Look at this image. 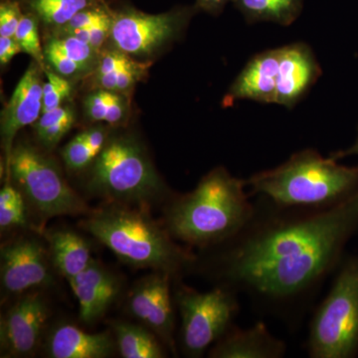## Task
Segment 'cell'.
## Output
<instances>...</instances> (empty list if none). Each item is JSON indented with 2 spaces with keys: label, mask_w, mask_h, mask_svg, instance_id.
Instances as JSON below:
<instances>
[{
  "label": "cell",
  "mask_w": 358,
  "mask_h": 358,
  "mask_svg": "<svg viewBox=\"0 0 358 358\" xmlns=\"http://www.w3.org/2000/svg\"><path fill=\"white\" fill-rule=\"evenodd\" d=\"M243 229L200 251L192 271L277 315L300 312L345 258L358 232V192L329 209L289 208L259 196Z\"/></svg>",
  "instance_id": "obj_1"
},
{
  "label": "cell",
  "mask_w": 358,
  "mask_h": 358,
  "mask_svg": "<svg viewBox=\"0 0 358 358\" xmlns=\"http://www.w3.org/2000/svg\"><path fill=\"white\" fill-rule=\"evenodd\" d=\"M246 187L245 179L215 167L192 192L167 200L162 222L176 241L199 251L214 248L236 236L253 215Z\"/></svg>",
  "instance_id": "obj_2"
},
{
  "label": "cell",
  "mask_w": 358,
  "mask_h": 358,
  "mask_svg": "<svg viewBox=\"0 0 358 358\" xmlns=\"http://www.w3.org/2000/svg\"><path fill=\"white\" fill-rule=\"evenodd\" d=\"M81 226L131 267L169 273L174 279L192 271L196 255L176 243L150 209L108 203L92 209Z\"/></svg>",
  "instance_id": "obj_3"
},
{
  "label": "cell",
  "mask_w": 358,
  "mask_h": 358,
  "mask_svg": "<svg viewBox=\"0 0 358 358\" xmlns=\"http://www.w3.org/2000/svg\"><path fill=\"white\" fill-rule=\"evenodd\" d=\"M249 195L265 197L289 208H333L358 192V166L339 164L317 150L306 148L281 166L245 179Z\"/></svg>",
  "instance_id": "obj_4"
},
{
  "label": "cell",
  "mask_w": 358,
  "mask_h": 358,
  "mask_svg": "<svg viewBox=\"0 0 358 358\" xmlns=\"http://www.w3.org/2000/svg\"><path fill=\"white\" fill-rule=\"evenodd\" d=\"M85 192L108 203L150 209L173 196L148 154L133 134L110 136L87 169Z\"/></svg>",
  "instance_id": "obj_5"
},
{
  "label": "cell",
  "mask_w": 358,
  "mask_h": 358,
  "mask_svg": "<svg viewBox=\"0 0 358 358\" xmlns=\"http://www.w3.org/2000/svg\"><path fill=\"white\" fill-rule=\"evenodd\" d=\"M3 173L4 181H11L22 193L32 218L42 231L49 219L86 216L92 211L83 196L67 182L57 162L27 141L14 143Z\"/></svg>",
  "instance_id": "obj_6"
},
{
  "label": "cell",
  "mask_w": 358,
  "mask_h": 358,
  "mask_svg": "<svg viewBox=\"0 0 358 358\" xmlns=\"http://www.w3.org/2000/svg\"><path fill=\"white\" fill-rule=\"evenodd\" d=\"M306 348L312 358L358 355V254L345 256L326 298L315 308Z\"/></svg>",
  "instance_id": "obj_7"
},
{
  "label": "cell",
  "mask_w": 358,
  "mask_h": 358,
  "mask_svg": "<svg viewBox=\"0 0 358 358\" xmlns=\"http://www.w3.org/2000/svg\"><path fill=\"white\" fill-rule=\"evenodd\" d=\"M173 296L180 315L179 348L187 357H201L234 324L240 305L236 292L216 285L201 292L176 280Z\"/></svg>",
  "instance_id": "obj_8"
},
{
  "label": "cell",
  "mask_w": 358,
  "mask_h": 358,
  "mask_svg": "<svg viewBox=\"0 0 358 358\" xmlns=\"http://www.w3.org/2000/svg\"><path fill=\"white\" fill-rule=\"evenodd\" d=\"M109 42L131 58L152 63L185 35L195 6H178L166 13L150 14L131 6L113 8Z\"/></svg>",
  "instance_id": "obj_9"
},
{
  "label": "cell",
  "mask_w": 358,
  "mask_h": 358,
  "mask_svg": "<svg viewBox=\"0 0 358 358\" xmlns=\"http://www.w3.org/2000/svg\"><path fill=\"white\" fill-rule=\"evenodd\" d=\"M56 270L41 233L20 231L2 242L0 248V282L2 301L16 298L32 289L51 287Z\"/></svg>",
  "instance_id": "obj_10"
},
{
  "label": "cell",
  "mask_w": 358,
  "mask_h": 358,
  "mask_svg": "<svg viewBox=\"0 0 358 358\" xmlns=\"http://www.w3.org/2000/svg\"><path fill=\"white\" fill-rule=\"evenodd\" d=\"M52 312L43 292L32 289L13 299L0 319L1 357H31L49 329Z\"/></svg>",
  "instance_id": "obj_11"
},
{
  "label": "cell",
  "mask_w": 358,
  "mask_h": 358,
  "mask_svg": "<svg viewBox=\"0 0 358 358\" xmlns=\"http://www.w3.org/2000/svg\"><path fill=\"white\" fill-rule=\"evenodd\" d=\"M174 278L152 271L136 282L127 299V312L136 322L157 334L167 350L178 355L176 336V301L171 292Z\"/></svg>",
  "instance_id": "obj_12"
},
{
  "label": "cell",
  "mask_w": 358,
  "mask_h": 358,
  "mask_svg": "<svg viewBox=\"0 0 358 358\" xmlns=\"http://www.w3.org/2000/svg\"><path fill=\"white\" fill-rule=\"evenodd\" d=\"M43 73L44 68L33 60L2 110L0 138L4 162L1 166H6L8 164L18 131L25 127L32 126L42 114Z\"/></svg>",
  "instance_id": "obj_13"
},
{
  "label": "cell",
  "mask_w": 358,
  "mask_h": 358,
  "mask_svg": "<svg viewBox=\"0 0 358 358\" xmlns=\"http://www.w3.org/2000/svg\"><path fill=\"white\" fill-rule=\"evenodd\" d=\"M68 282L79 305V319L86 326L105 317L122 288L119 275L95 259Z\"/></svg>",
  "instance_id": "obj_14"
},
{
  "label": "cell",
  "mask_w": 358,
  "mask_h": 358,
  "mask_svg": "<svg viewBox=\"0 0 358 358\" xmlns=\"http://www.w3.org/2000/svg\"><path fill=\"white\" fill-rule=\"evenodd\" d=\"M320 75L319 62L308 44L296 42L281 47L275 103L293 109L317 83Z\"/></svg>",
  "instance_id": "obj_15"
},
{
  "label": "cell",
  "mask_w": 358,
  "mask_h": 358,
  "mask_svg": "<svg viewBox=\"0 0 358 358\" xmlns=\"http://www.w3.org/2000/svg\"><path fill=\"white\" fill-rule=\"evenodd\" d=\"M281 47L256 54L250 59L224 98L229 107L235 101L251 100L275 103L280 78Z\"/></svg>",
  "instance_id": "obj_16"
},
{
  "label": "cell",
  "mask_w": 358,
  "mask_h": 358,
  "mask_svg": "<svg viewBox=\"0 0 358 358\" xmlns=\"http://www.w3.org/2000/svg\"><path fill=\"white\" fill-rule=\"evenodd\" d=\"M45 355L50 358H108L117 350L110 329L88 333L70 322L49 327L45 336Z\"/></svg>",
  "instance_id": "obj_17"
},
{
  "label": "cell",
  "mask_w": 358,
  "mask_h": 358,
  "mask_svg": "<svg viewBox=\"0 0 358 358\" xmlns=\"http://www.w3.org/2000/svg\"><path fill=\"white\" fill-rule=\"evenodd\" d=\"M287 343L275 338L263 322L248 329L233 324L211 346V358H282L286 355Z\"/></svg>",
  "instance_id": "obj_18"
},
{
  "label": "cell",
  "mask_w": 358,
  "mask_h": 358,
  "mask_svg": "<svg viewBox=\"0 0 358 358\" xmlns=\"http://www.w3.org/2000/svg\"><path fill=\"white\" fill-rule=\"evenodd\" d=\"M41 234L56 272L67 281L83 272L94 260L88 240L76 230L54 227L43 229Z\"/></svg>",
  "instance_id": "obj_19"
},
{
  "label": "cell",
  "mask_w": 358,
  "mask_h": 358,
  "mask_svg": "<svg viewBox=\"0 0 358 358\" xmlns=\"http://www.w3.org/2000/svg\"><path fill=\"white\" fill-rule=\"evenodd\" d=\"M110 329L114 334L117 352L124 358H164L167 348L157 334L143 324L124 320H113Z\"/></svg>",
  "instance_id": "obj_20"
},
{
  "label": "cell",
  "mask_w": 358,
  "mask_h": 358,
  "mask_svg": "<svg viewBox=\"0 0 358 358\" xmlns=\"http://www.w3.org/2000/svg\"><path fill=\"white\" fill-rule=\"evenodd\" d=\"M305 0H233L235 8L250 24L274 22L289 26L300 17Z\"/></svg>",
  "instance_id": "obj_21"
},
{
  "label": "cell",
  "mask_w": 358,
  "mask_h": 358,
  "mask_svg": "<svg viewBox=\"0 0 358 358\" xmlns=\"http://www.w3.org/2000/svg\"><path fill=\"white\" fill-rule=\"evenodd\" d=\"M100 0H23V8L31 11L40 23L55 31L63 27L78 13L99 3Z\"/></svg>",
  "instance_id": "obj_22"
},
{
  "label": "cell",
  "mask_w": 358,
  "mask_h": 358,
  "mask_svg": "<svg viewBox=\"0 0 358 358\" xmlns=\"http://www.w3.org/2000/svg\"><path fill=\"white\" fill-rule=\"evenodd\" d=\"M150 64L152 63H141L140 65L131 68V69L95 75L94 82H95L96 88L129 96L136 85L147 77L148 67Z\"/></svg>",
  "instance_id": "obj_23"
},
{
  "label": "cell",
  "mask_w": 358,
  "mask_h": 358,
  "mask_svg": "<svg viewBox=\"0 0 358 358\" xmlns=\"http://www.w3.org/2000/svg\"><path fill=\"white\" fill-rule=\"evenodd\" d=\"M47 41L57 47L59 50L81 65L89 73L94 72L96 69L101 50H98L92 45L72 35H51Z\"/></svg>",
  "instance_id": "obj_24"
},
{
  "label": "cell",
  "mask_w": 358,
  "mask_h": 358,
  "mask_svg": "<svg viewBox=\"0 0 358 358\" xmlns=\"http://www.w3.org/2000/svg\"><path fill=\"white\" fill-rule=\"evenodd\" d=\"M40 24L41 23L39 18L31 11L24 9L14 37L20 44L23 52L31 56L33 60L36 61L40 66L45 68L46 63H45L44 48H42L41 41H40Z\"/></svg>",
  "instance_id": "obj_25"
},
{
  "label": "cell",
  "mask_w": 358,
  "mask_h": 358,
  "mask_svg": "<svg viewBox=\"0 0 358 358\" xmlns=\"http://www.w3.org/2000/svg\"><path fill=\"white\" fill-rule=\"evenodd\" d=\"M112 18V7L107 1L99 2L78 13L67 24L52 32V35L66 34L75 30L88 29Z\"/></svg>",
  "instance_id": "obj_26"
},
{
  "label": "cell",
  "mask_w": 358,
  "mask_h": 358,
  "mask_svg": "<svg viewBox=\"0 0 358 358\" xmlns=\"http://www.w3.org/2000/svg\"><path fill=\"white\" fill-rule=\"evenodd\" d=\"M46 82L43 85V109L42 113L49 112L61 107L71 96L73 91L70 80L54 72L51 68L45 66Z\"/></svg>",
  "instance_id": "obj_27"
},
{
  "label": "cell",
  "mask_w": 358,
  "mask_h": 358,
  "mask_svg": "<svg viewBox=\"0 0 358 358\" xmlns=\"http://www.w3.org/2000/svg\"><path fill=\"white\" fill-rule=\"evenodd\" d=\"M96 157L98 155L87 145L82 134H77L62 150L63 162L72 173L88 169Z\"/></svg>",
  "instance_id": "obj_28"
},
{
  "label": "cell",
  "mask_w": 358,
  "mask_h": 358,
  "mask_svg": "<svg viewBox=\"0 0 358 358\" xmlns=\"http://www.w3.org/2000/svg\"><path fill=\"white\" fill-rule=\"evenodd\" d=\"M44 55L46 66H49L54 72L70 81L89 74L88 71L65 55L62 51L59 50L57 47L54 46L49 41H46L45 44Z\"/></svg>",
  "instance_id": "obj_29"
},
{
  "label": "cell",
  "mask_w": 358,
  "mask_h": 358,
  "mask_svg": "<svg viewBox=\"0 0 358 358\" xmlns=\"http://www.w3.org/2000/svg\"><path fill=\"white\" fill-rule=\"evenodd\" d=\"M115 96L117 93L102 89H96L93 93L89 94L84 102L87 117L94 122H107L110 103Z\"/></svg>",
  "instance_id": "obj_30"
},
{
  "label": "cell",
  "mask_w": 358,
  "mask_h": 358,
  "mask_svg": "<svg viewBox=\"0 0 358 358\" xmlns=\"http://www.w3.org/2000/svg\"><path fill=\"white\" fill-rule=\"evenodd\" d=\"M22 4L17 0H1L0 3V36L14 37L21 18Z\"/></svg>",
  "instance_id": "obj_31"
},
{
  "label": "cell",
  "mask_w": 358,
  "mask_h": 358,
  "mask_svg": "<svg viewBox=\"0 0 358 358\" xmlns=\"http://www.w3.org/2000/svg\"><path fill=\"white\" fill-rule=\"evenodd\" d=\"M75 122V115L67 117L57 124H52L48 128L42 129L36 134L37 140L41 143L42 147L46 150H53L60 141L64 138L65 134L72 129Z\"/></svg>",
  "instance_id": "obj_32"
},
{
  "label": "cell",
  "mask_w": 358,
  "mask_h": 358,
  "mask_svg": "<svg viewBox=\"0 0 358 358\" xmlns=\"http://www.w3.org/2000/svg\"><path fill=\"white\" fill-rule=\"evenodd\" d=\"M81 134L87 145L92 148V150L96 155L100 154L101 150L105 147L110 138L107 129L103 126L92 127V128Z\"/></svg>",
  "instance_id": "obj_33"
},
{
  "label": "cell",
  "mask_w": 358,
  "mask_h": 358,
  "mask_svg": "<svg viewBox=\"0 0 358 358\" xmlns=\"http://www.w3.org/2000/svg\"><path fill=\"white\" fill-rule=\"evenodd\" d=\"M23 52L15 37L0 36V63L8 64L14 56Z\"/></svg>",
  "instance_id": "obj_34"
},
{
  "label": "cell",
  "mask_w": 358,
  "mask_h": 358,
  "mask_svg": "<svg viewBox=\"0 0 358 358\" xmlns=\"http://www.w3.org/2000/svg\"><path fill=\"white\" fill-rule=\"evenodd\" d=\"M232 1L233 0H196L194 6L199 11H204L211 15L217 16L222 13L225 6Z\"/></svg>",
  "instance_id": "obj_35"
},
{
  "label": "cell",
  "mask_w": 358,
  "mask_h": 358,
  "mask_svg": "<svg viewBox=\"0 0 358 358\" xmlns=\"http://www.w3.org/2000/svg\"><path fill=\"white\" fill-rule=\"evenodd\" d=\"M358 157V128H357V136L355 138V143L350 145V148H345V150H338V152H333L329 155V157L334 160H341L345 159V157Z\"/></svg>",
  "instance_id": "obj_36"
},
{
  "label": "cell",
  "mask_w": 358,
  "mask_h": 358,
  "mask_svg": "<svg viewBox=\"0 0 358 358\" xmlns=\"http://www.w3.org/2000/svg\"><path fill=\"white\" fill-rule=\"evenodd\" d=\"M100 1H107V0H100Z\"/></svg>",
  "instance_id": "obj_37"
},
{
  "label": "cell",
  "mask_w": 358,
  "mask_h": 358,
  "mask_svg": "<svg viewBox=\"0 0 358 358\" xmlns=\"http://www.w3.org/2000/svg\"><path fill=\"white\" fill-rule=\"evenodd\" d=\"M17 1L22 2L23 0H17Z\"/></svg>",
  "instance_id": "obj_38"
}]
</instances>
